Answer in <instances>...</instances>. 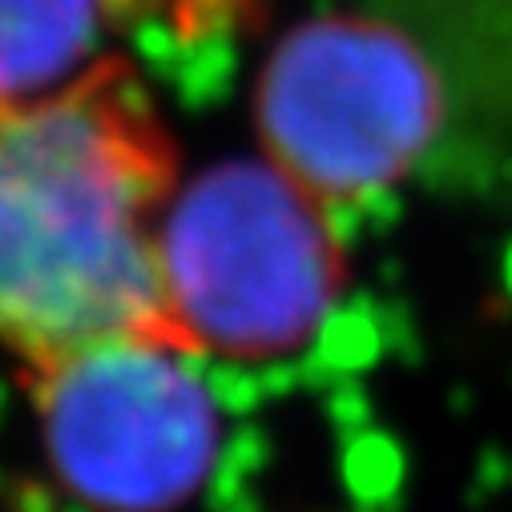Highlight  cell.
Returning <instances> with one entry per match:
<instances>
[{"instance_id": "1", "label": "cell", "mask_w": 512, "mask_h": 512, "mask_svg": "<svg viewBox=\"0 0 512 512\" xmlns=\"http://www.w3.org/2000/svg\"><path fill=\"white\" fill-rule=\"evenodd\" d=\"M174 190L178 142L134 61L0 105V351L37 371L121 335L178 343L158 267Z\"/></svg>"}, {"instance_id": "2", "label": "cell", "mask_w": 512, "mask_h": 512, "mask_svg": "<svg viewBox=\"0 0 512 512\" xmlns=\"http://www.w3.org/2000/svg\"><path fill=\"white\" fill-rule=\"evenodd\" d=\"M331 206L271 158L222 162L174 190L158 226L166 315L194 355L299 351L347 283Z\"/></svg>"}, {"instance_id": "3", "label": "cell", "mask_w": 512, "mask_h": 512, "mask_svg": "<svg viewBox=\"0 0 512 512\" xmlns=\"http://www.w3.org/2000/svg\"><path fill=\"white\" fill-rule=\"evenodd\" d=\"M444 125V77L392 21L327 13L291 29L254 85L263 154L327 206L404 182Z\"/></svg>"}, {"instance_id": "4", "label": "cell", "mask_w": 512, "mask_h": 512, "mask_svg": "<svg viewBox=\"0 0 512 512\" xmlns=\"http://www.w3.org/2000/svg\"><path fill=\"white\" fill-rule=\"evenodd\" d=\"M186 347L121 335L29 371L57 480L101 512H170L210 476L218 408Z\"/></svg>"}, {"instance_id": "5", "label": "cell", "mask_w": 512, "mask_h": 512, "mask_svg": "<svg viewBox=\"0 0 512 512\" xmlns=\"http://www.w3.org/2000/svg\"><path fill=\"white\" fill-rule=\"evenodd\" d=\"M242 9L246 0H0V105L81 77L109 57L101 53L105 41L134 25L218 29Z\"/></svg>"}]
</instances>
